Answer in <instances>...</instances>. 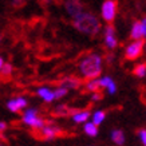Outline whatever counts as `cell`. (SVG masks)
Segmentation results:
<instances>
[{
	"instance_id": "cell-25",
	"label": "cell",
	"mask_w": 146,
	"mask_h": 146,
	"mask_svg": "<svg viewBox=\"0 0 146 146\" xmlns=\"http://www.w3.org/2000/svg\"><path fill=\"white\" fill-rule=\"evenodd\" d=\"M102 98H103V94H102V93L93 94V101H99V99H102Z\"/></svg>"
},
{
	"instance_id": "cell-3",
	"label": "cell",
	"mask_w": 146,
	"mask_h": 146,
	"mask_svg": "<svg viewBox=\"0 0 146 146\" xmlns=\"http://www.w3.org/2000/svg\"><path fill=\"white\" fill-rule=\"evenodd\" d=\"M23 122L31 127L36 129V130H42L46 127V122L42 118L38 117V111L36 109H28L26 113L23 114Z\"/></svg>"
},
{
	"instance_id": "cell-12",
	"label": "cell",
	"mask_w": 146,
	"mask_h": 146,
	"mask_svg": "<svg viewBox=\"0 0 146 146\" xmlns=\"http://www.w3.org/2000/svg\"><path fill=\"white\" fill-rule=\"evenodd\" d=\"M63 87H68V89H78L80 84H82V80L80 79H75V78H67L66 80H63L60 83Z\"/></svg>"
},
{
	"instance_id": "cell-16",
	"label": "cell",
	"mask_w": 146,
	"mask_h": 146,
	"mask_svg": "<svg viewBox=\"0 0 146 146\" xmlns=\"http://www.w3.org/2000/svg\"><path fill=\"white\" fill-rule=\"evenodd\" d=\"M84 133L90 135V137H95L98 134V126L93 122H90V123H86L84 125Z\"/></svg>"
},
{
	"instance_id": "cell-13",
	"label": "cell",
	"mask_w": 146,
	"mask_h": 146,
	"mask_svg": "<svg viewBox=\"0 0 146 146\" xmlns=\"http://www.w3.org/2000/svg\"><path fill=\"white\" fill-rule=\"evenodd\" d=\"M102 84H101V80H93V82H89L86 84V90L87 91H93L94 94L95 93H102Z\"/></svg>"
},
{
	"instance_id": "cell-19",
	"label": "cell",
	"mask_w": 146,
	"mask_h": 146,
	"mask_svg": "<svg viewBox=\"0 0 146 146\" xmlns=\"http://www.w3.org/2000/svg\"><path fill=\"white\" fill-rule=\"evenodd\" d=\"M7 107H8L9 111H12V113H20V107H19L18 102H16V99H12V101H9L8 103H7Z\"/></svg>"
},
{
	"instance_id": "cell-9",
	"label": "cell",
	"mask_w": 146,
	"mask_h": 146,
	"mask_svg": "<svg viewBox=\"0 0 146 146\" xmlns=\"http://www.w3.org/2000/svg\"><path fill=\"white\" fill-rule=\"evenodd\" d=\"M142 36H145L143 34V26H142V22H135L133 24V28H131V34H130V38L131 39H141Z\"/></svg>"
},
{
	"instance_id": "cell-5",
	"label": "cell",
	"mask_w": 146,
	"mask_h": 146,
	"mask_svg": "<svg viewBox=\"0 0 146 146\" xmlns=\"http://www.w3.org/2000/svg\"><path fill=\"white\" fill-rule=\"evenodd\" d=\"M117 13V3L114 0H106L102 5V18L107 23H111Z\"/></svg>"
},
{
	"instance_id": "cell-1",
	"label": "cell",
	"mask_w": 146,
	"mask_h": 146,
	"mask_svg": "<svg viewBox=\"0 0 146 146\" xmlns=\"http://www.w3.org/2000/svg\"><path fill=\"white\" fill-rule=\"evenodd\" d=\"M74 27L80 32H84L90 36H95L101 31V23L94 15L91 13H82L72 22Z\"/></svg>"
},
{
	"instance_id": "cell-28",
	"label": "cell",
	"mask_w": 146,
	"mask_h": 146,
	"mask_svg": "<svg viewBox=\"0 0 146 146\" xmlns=\"http://www.w3.org/2000/svg\"><path fill=\"white\" fill-rule=\"evenodd\" d=\"M5 127H7V125H5L4 122H1V123H0V129H1V131H4Z\"/></svg>"
},
{
	"instance_id": "cell-2",
	"label": "cell",
	"mask_w": 146,
	"mask_h": 146,
	"mask_svg": "<svg viewBox=\"0 0 146 146\" xmlns=\"http://www.w3.org/2000/svg\"><path fill=\"white\" fill-rule=\"evenodd\" d=\"M102 59L99 55L97 54H91L89 58H86L83 62L80 63V71L82 74L84 75L86 79H94L97 76L101 75V71H102Z\"/></svg>"
},
{
	"instance_id": "cell-20",
	"label": "cell",
	"mask_w": 146,
	"mask_h": 146,
	"mask_svg": "<svg viewBox=\"0 0 146 146\" xmlns=\"http://www.w3.org/2000/svg\"><path fill=\"white\" fill-rule=\"evenodd\" d=\"M55 114H56V115H67V114H68V109H67V106L62 105V106L56 107V110H55Z\"/></svg>"
},
{
	"instance_id": "cell-26",
	"label": "cell",
	"mask_w": 146,
	"mask_h": 146,
	"mask_svg": "<svg viewBox=\"0 0 146 146\" xmlns=\"http://www.w3.org/2000/svg\"><path fill=\"white\" fill-rule=\"evenodd\" d=\"M107 89H109V93H110V94H114L115 91H117V87H115V83H114V82H113V83H111L110 86L107 87Z\"/></svg>"
},
{
	"instance_id": "cell-11",
	"label": "cell",
	"mask_w": 146,
	"mask_h": 146,
	"mask_svg": "<svg viewBox=\"0 0 146 146\" xmlns=\"http://www.w3.org/2000/svg\"><path fill=\"white\" fill-rule=\"evenodd\" d=\"M0 67H1V76H3V80H8L9 79V75H11V72H12V67L11 64L8 63H4L3 59H0Z\"/></svg>"
},
{
	"instance_id": "cell-22",
	"label": "cell",
	"mask_w": 146,
	"mask_h": 146,
	"mask_svg": "<svg viewBox=\"0 0 146 146\" xmlns=\"http://www.w3.org/2000/svg\"><path fill=\"white\" fill-rule=\"evenodd\" d=\"M138 135H139V138H141L143 146H146V130L145 129H139V130H138Z\"/></svg>"
},
{
	"instance_id": "cell-24",
	"label": "cell",
	"mask_w": 146,
	"mask_h": 146,
	"mask_svg": "<svg viewBox=\"0 0 146 146\" xmlns=\"http://www.w3.org/2000/svg\"><path fill=\"white\" fill-rule=\"evenodd\" d=\"M27 3V0H13V5H15V7H23V5L26 4Z\"/></svg>"
},
{
	"instance_id": "cell-18",
	"label": "cell",
	"mask_w": 146,
	"mask_h": 146,
	"mask_svg": "<svg viewBox=\"0 0 146 146\" xmlns=\"http://www.w3.org/2000/svg\"><path fill=\"white\" fill-rule=\"evenodd\" d=\"M105 117H106V113H105V111H97V113L93 115V123H95L97 126L101 125L102 122H103V119H105Z\"/></svg>"
},
{
	"instance_id": "cell-15",
	"label": "cell",
	"mask_w": 146,
	"mask_h": 146,
	"mask_svg": "<svg viewBox=\"0 0 146 146\" xmlns=\"http://www.w3.org/2000/svg\"><path fill=\"white\" fill-rule=\"evenodd\" d=\"M89 117H90L89 111H78V113H75V114L72 115V119L76 123H82V122H86V121L89 119Z\"/></svg>"
},
{
	"instance_id": "cell-6",
	"label": "cell",
	"mask_w": 146,
	"mask_h": 146,
	"mask_svg": "<svg viewBox=\"0 0 146 146\" xmlns=\"http://www.w3.org/2000/svg\"><path fill=\"white\" fill-rule=\"evenodd\" d=\"M66 9L72 18H78L82 15V3L79 0H66Z\"/></svg>"
},
{
	"instance_id": "cell-23",
	"label": "cell",
	"mask_w": 146,
	"mask_h": 146,
	"mask_svg": "<svg viewBox=\"0 0 146 146\" xmlns=\"http://www.w3.org/2000/svg\"><path fill=\"white\" fill-rule=\"evenodd\" d=\"M111 83H113V80H111V78H109V76H105V78H102L101 79L102 87H109Z\"/></svg>"
},
{
	"instance_id": "cell-8",
	"label": "cell",
	"mask_w": 146,
	"mask_h": 146,
	"mask_svg": "<svg viewBox=\"0 0 146 146\" xmlns=\"http://www.w3.org/2000/svg\"><path fill=\"white\" fill-rule=\"evenodd\" d=\"M105 42H106V46L109 48H115L118 42H117V38L114 36V27L113 26H107L105 28Z\"/></svg>"
},
{
	"instance_id": "cell-14",
	"label": "cell",
	"mask_w": 146,
	"mask_h": 146,
	"mask_svg": "<svg viewBox=\"0 0 146 146\" xmlns=\"http://www.w3.org/2000/svg\"><path fill=\"white\" fill-rule=\"evenodd\" d=\"M111 139L117 143V145H123L125 142V135L122 130H113L111 131Z\"/></svg>"
},
{
	"instance_id": "cell-17",
	"label": "cell",
	"mask_w": 146,
	"mask_h": 146,
	"mask_svg": "<svg viewBox=\"0 0 146 146\" xmlns=\"http://www.w3.org/2000/svg\"><path fill=\"white\" fill-rule=\"evenodd\" d=\"M133 74L135 76H138V78L145 76V74H146V63H142V64H138V66L134 67Z\"/></svg>"
},
{
	"instance_id": "cell-21",
	"label": "cell",
	"mask_w": 146,
	"mask_h": 146,
	"mask_svg": "<svg viewBox=\"0 0 146 146\" xmlns=\"http://www.w3.org/2000/svg\"><path fill=\"white\" fill-rule=\"evenodd\" d=\"M66 94H67V89H66V87H59V89L55 91V98H58V99H59V98L64 97Z\"/></svg>"
},
{
	"instance_id": "cell-4",
	"label": "cell",
	"mask_w": 146,
	"mask_h": 146,
	"mask_svg": "<svg viewBox=\"0 0 146 146\" xmlns=\"http://www.w3.org/2000/svg\"><path fill=\"white\" fill-rule=\"evenodd\" d=\"M143 44H145V40L143 39L131 43V44L126 48V51H125V59L134 60V59L139 58L142 55V51H143Z\"/></svg>"
},
{
	"instance_id": "cell-27",
	"label": "cell",
	"mask_w": 146,
	"mask_h": 146,
	"mask_svg": "<svg viewBox=\"0 0 146 146\" xmlns=\"http://www.w3.org/2000/svg\"><path fill=\"white\" fill-rule=\"evenodd\" d=\"M142 26H143V34H145V36H146V16H145V19H143V22H142Z\"/></svg>"
},
{
	"instance_id": "cell-10",
	"label": "cell",
	"mask_w": 146,
	"mask_h": 146,
	"mask_svg": "<svg viewBox=\"0 0 146 146\" xmlns=\"http://www.w3.org/2000/svg\"><path fill=\"white\" fill-rule=\"evenodd\" d=\"M36 94H38L39 97L43 98L46 102H48V103L55 99V93H52V91L48 90V89H39L38 91H36Z\"/></svg>"
},
{
	"instance_id": "cell-7",
	"label": "cell",
	"mask_w": 146,
	"mask_h": 146,
	"mask_svg": "<svg viewBox=\"0 0 146 146\" xmlns=\"http://www.w3.org/2000/svg\"><path fill=\"white\" fill-rule=\"evenodd\" d=\"M60 134V130L55 126H46L44 129H42L38 135L40 138H43V139H54L55 137H58Z\"/></svg>"
}]
</instances>
